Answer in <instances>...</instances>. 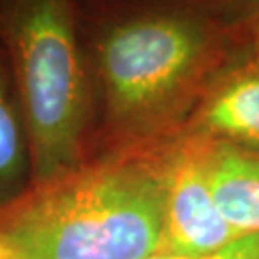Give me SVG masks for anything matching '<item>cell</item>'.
I'll use <instances>...</instances> for the list:
<instances>
[{
    "label": "cell",
    "instance_id": "1",
    "mask_svg": "<svg viewBox=\"0 0 259 259\" xmlns=\"http://www.w3.org/2000/svg\"><path fill=\"white\" fill-rule=\"evenodd\" d=\"M96 87L93 156L181 137L231 65L255 54L225 0H79Z\"/></svg>",
    "mask_w": 259,
    "mask_h": 259
},
{
    "label": "cell",
    "instance_id": "2",
    "mask_svg": "<svg viewBox=\"0 0 259 259\" xmlns=\"http://www.w3.org/2000/svg\"><path fill=\"white\" fill-rule=\"evenodd\" d=\"M167 144L91 157L58 179L31 185L0 209V234L27 259L159 255Z\"/></svg>",
    "mask_w": 259,
    "mask_h": 259
},
{
    "label": "cell",
    "instance_id": "3",
    "mask_svg": "<svg viewBox=\"0 0 259 259\" xmlns=\"http://www.w3.org/2000/svg\"><path fill=\"white\" fill-rule=\"evenodd\" d=\"M0 42L27 127L31 185L87 163L98 113L79 0H0Z\"/></svg>",
    "mask_w": 259,
    "mask_h": 259
},
{
    "label": "cell",
    "instance_id": "4",
    "mask_svg": "<svg viewBox=\"0 0 259 259\" xmlns=\"http://www.w3.org/2000/svg\"><path fill=\"white\" fill-rule=\"evenodd\" d=\"M165 181V232L159 255H202L244 236L213 200L205 139L181 133L167 144Z\"/></svg>",
    "mask_w": 259,
    "mask_h": 259
},
{
    "label": "cell",
    "instance_id": "5",
    "mask_svg": "<svg viewBox=\"0 0 259 259\" xmlns=\"http://www.w3.org/2000/svg\"><path fill=\"white\" fill-rule=\"evenodd\" d=\"M183 133L259 154V56L231 65L211 84Z\"/></svg>",
    "mask_w": 259,
    "mask_h": 259
},
{
    "label": "cell",
    "instance_id": "6",
    "mask_svg": "<svg viewBox=\"0 0 259 259\" xmlns=\"http://www.w3.org/2000/svg\"><path fill=\"white\" fill-rule=\"evenodd\" d=\"M205 140L207 177L221 215L242 234L259 232V154Z\"/></svg>",
    "mask_w": 259,
    "mask_h": 259
},
{
    "label": "cell",
    "instance_id": "7",
    "mask_svg": "<svg viewBox=\"0 0 259 259\" xmlns=\"http://www.w3.org/2000/svg\"><path fill=\"white\" fill-rule=\"evenodd\" d=\"M33 181L31 144L12 64L0 42V209L27 192Z\"/></svg>",
    "mask_w": 259,
    "mask_h": 259
},
{
    "label": "cell",
    "instance_id": "8",
    "mask_svg": "<svg viewBox=\"0 0 259 259\" xmlns=\"http://www.w3.org/2000/svg\"><path fill=\"white\" fill-rule=\"evenodd\" d=\"M148 259H259V232L244 234L219 250L202 255H152Z\"/></svg>",
    "mask_w": 259,
    "mask_h": 259
},
{
    "label": "cell",
    "instance_id": "9",
    "mask_svg": "<svg viewBox=\"0 0 259 259\" xmlns=\"http://www.w3.org/2000/svg\"><path fill=\"white\" fill-rule=\"evenodd\" d=\"M234 18L248 33L255 54L259 56V0H225Z\"/></svg>",
    "mask_w": 259,
    "mask_h": 259
},
{
    "label": "cell",
    "instance_id": "10",
    "mask_svg": "<svg viewBox=\"0 0 259 259\" xmlns=\"http://www.w3.org/2000/svg\"><path fill=\"white\" fill-rule=\"evenodd\" d=\"M0 259H27L12 242L0 234Z\"/></svg>",
    "mask_w": 259,
    "mask_h": 259
}]
</instances>
